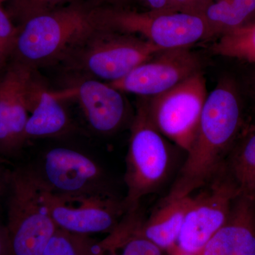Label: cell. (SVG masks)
Listing matches in <instances>:
<instances>
[{
	"mask_svg": "<svg viewBox=\"0 0 255 255\" xmlns=\"http://www.w3.org/2000/svg\"><path fill=\"white\" fill-rule=\"evenodd\" d=\"M242 126L237 90L229 80H221L208 95L195 139L167 197L190 196L216 177L224 168Z\"/></svg>",
	"mask_w": 255,
	"mask_h": 255,
	"instance_id": "6da1fadb",
	"label": "cell"
},
{
	"mask_svg": "<svg viewBox=\"0 0 255 255\" xmlns=\"http://www.w3.org/2000/svg\"><path fill=\"white\" fill-rule=\"evenodd\" d=\"M98 3L82 1L30 18L17 26L12 61L33 70L60 65L98 24Z\"/></svg>",
	"mask_w": 255,
	"mask_h": 255,
	"instance_id": "7a4b0ae2",
	"label": "cell"
},
{
	"mask_svg": "<svg viewBox=\"0 0 255 255\" xmlns=\"http://www.w3.org/2000/svg\"><path fill=\"white\" fill-rule=\"evenodd\" d=\"M165 139L151 122L145 97H140L126 159L125 219L137 218L141 199L157 191L168 177L172 155Z\"/></svg>",
	"mask_w": 255,
	"mask_h": 255,
	"instance_id": "3957f363",
	"label": "cell"
},
{
	"mask_svg": "<svg viewBox=\"0 0 255 255\" xmlns=\"http://www.w3.org/2000/svg\"><path fill=\"white\" fill-rule=\"evenodd\" d=\"M163 50L141 37L98 26L60 65L73 76L110 83Z\"/></svg>",
	"mask_w": 255,
	"mask_h": 255,
	"instance_id": "277c9868",
	"label": "cell"
},
{
	"mask_svg": "<svg viewBox=\"0 0 255 255\" xmlns=\"http://www.w3.org/2000/svg\"><path fill=\"white\" fill-rule=\"evenodd\" d=\"M6 196L11 255H43L58 227L43 203L41 185L31 167L11 171Z\"/></svg>",
	"mask_w": 255,
	"mask_h": 255,
	"instance_id": "5b68a950",
	"label": "cell"
},
{
	"mask_svg": "<svg viewBox=\"0 0 255 255\" xmlns=\"http://www.w3.org/2000/svg\"><path fill=\"white\" fill-rule=\"evenodd\" d=\"M95 14L100 27L140 36L163 49L189 47L211 38L209 26L202 16L150 10L137 11L105 4L97 5Z\"/></svg>",
	"mask_w": 255,
	"mask_h": 255,
	"instance_id": "8992f818",
	"label": "cell"
},
{
	"mask_svg": "<svg viewBox=\"0 0 255 255\" xmlns=\"http://www.w3.org/2000/svg\"><path fill=\"white\" fill-rule=\"evenodd\" d=\"M45 190L65 197H105L111 192L105 169L88 154L73 147L58 146L42 155L31 166Z\"/></svg>",
	"mask_w": 255,
	"mask_h": 255,
	"instance_id": "52a82bcc",
	"label": "cell"
},
{
	"mask_svg": "<svg viewBox=\"0 0 255 255\" xmlns=\"http://www.w3.org/2000/svg\"><path fill=\"white\" fill-rule=\"evenodd\" d=\"M208 95L206 78L200 72L160 95L145 97L147 113L166 139L187 152L195 139Z\"/></svg>",
	"mask_w": 255,
	"mask_h": 255,
	"instance_id": "ba28073f",
	"label": "cell"
},
{
	"mask_svg": "<svg viewBox=\"0 0 255 255\" xmlns=\"http://www.w3.org/2000/svg\"><path fill=\"white\" fill-rule=\"evenodd\" d=\"M204 187L199 194L190 195L189 208L176 245L181 251L190 254L199 255L221 229L240 195L226 167Z\"/></svg>",
	"mask_w": 255,
	"mask_h": 255,
	"instance_id": "9c48e42d",
	"label": "cell"
},
{
	"mask_svg": "<svg viewBox=\"0 0 255 255\" xmlns=\"http://www.w3.org/2000/svg\"><path fill=\"white\" fill-rule=\"evenodd\" d=\"M200 72V58L189 47L170 48L159 52L124 78L108 84L123 93L152 97Z\"/></svg>",
	"mask_w": 255,
	"mask_h": 255,
	"instance_id": "30bf717a",
	"label": "cell"
},
{
	"mask_svg": "<svg viewBox=\"0 0 255 255\" xmlns=\"http://www.w3.org/2000/svg\"><path fill=\"white\" fill-rule=\"evenodd\" d=\"M41 195L57 227L75 234L90 236L115 231L125 214L123 202L115 196L65 197L42 187Z\"/></svg>",
	"mask_w": 255,
	"mask_h": 255,
	"instance_id": "8fae6325",
	"label": "cell"
},
{
	"mask_svg": "<svg viewBox=\"0 0 255 255\" xmlns=\"http://www.w3.org/2000/svg\"><path fill=\"white\" fill-rule=\"evenodd\" d=\"M36 71L11 60L0 78V155H16L27 142L28 91Z\"/></svg>",
	"mask_w": 255,
	"mask_h": 255,
	"instance_id": "7c38bea8",
	"label": "cell"
},
{
	"mask_svg": "<svg viewBox=\"0 0 255 255\" xmlns=\"http://www.w3.org/2000/svg\"><path fill=\"white\" fill-rule=\"evenodd\" d=\"M70 85L62 95L77 100L93 131L110 135L127 122L128 107L123 92L107 82L86 77L73 76Z\"/></svg>",
	"mask_w": 255,
	"mask_h": 255,
	"instance_id": "4fadbf2b",
	"label": "cell"
},
{
	"mask_svg": "<svg viewBox=\"0 0 255 255\" xmlns=\"http://www.w3.org/2000/svg\"><path fill=\"white\" fill-rule=\"evenodd\" d=\"M63 100L59 94L50 91L38 76L36 70L28 91L27 141L30 139L62 137L73 131V123Z\"/></svg>",
	"mask_w": 255,
	"mask_h": 255,
	"instance_id": "5bb4252c",
	"label": "cell"
},
{
	"mask_svg": "<svg viewBox=\"0 0 255 255\" xmlns=\"http://www.w3.org/2000/svg\"><path fill=\"white\" fill-rule=\"evenodd\" d=\"M199 255H255V202L240 194L226 223Z\"/></svg>",
	"mask_w": 255,
	"mask_h": 255,
	"instance_id": "9a60e30c",
	"label": "cell"
},
{
	"mask_svg": "<svg viewBox=\"0 0 255 255\" xmlns=\"http://www.w3.org/2000/svg\"><path fill=\"white\" fill-rule=\"evenodd\" d=\"M190 196L166 197L163 203L141 225L135 224L132 233L149 240L161 249H170L177 245L184 217L189 208Z\"/></svg>",
	"mask_w": 255,
	"mask_h": 255,
	"instance_id": "2e32d148",
	"label": "cell"
},
{
	"mask_svg": "<svg viewBox=\"0 0 255 255\" xmlns=\"http://www.w3.org/2000/svg\"><path fill=\"white\" fill-rule=\"evenodd\" d=\"M225 167L240 194L255 202V127L241 135L228 155Z\"/></svg>",
	"mask_w": 255,
	"mask_h": 255,
	"instance_id": "e0dca14e",
	"label": "cell"
},
{
	"mask_svg": "<svg viewBox=\"0 0 255 255\" xmlns=\"http://www.w3.org/2000/svg\"><path fill=\"white\" fill-rule=\"evenodd\" d=\"M204 18L211 38H219L255 21V0H217L209 6Z\"/></svg>",
	"mask_w": 255,
	"mask_h": 255,
	"instance_id": "ac0fdd59",
	"label": "cell"
},
{
	"mask_svg": "<svg viewBox=\"0 0 255 255\" xmlns=\"http://www.w3.org/2000/svg\"><path fill=\"white\" fill-rule=\"evenodd\" d=\"M211 50L221 56L255 63V21L219 36Z\"/></svg>",
	"mask_w": 255,
	"mask_h": 255,
	"instance_id": "d6986e66",
	"label": "cell"
},
{
	"mask_svg": "<svg viewBox=\"0 0 255 255\" xmlns=\"http://www.w3.org/2000/svg\"><path fill=\"white\" fill-rule=\"evenodd\" d=\"M105 247L82 236L58 228L48 241L43 255H102Z\"/></svg>",
	"mask_w": 255,
	"mask_h": 255,
	"instance_id": "ffe728a7",
	"label": "cell"
},
{
	"mask_svg": "<svg viewBox=\"0 0 255 255\" xmlns=\"http://www.w3.org/2000/svg\"><path fill=\"white\" fill-rule=\"evenodd\" d=\"M93 1L100 4V0H9L8 15L14 18L18 26L30 18L82 1Z\"/></svg>",
	"mask_w": 255,
	"mask_h": 255,
	"instance_id": "44dd1931",
	"label": "cell"
},
{
	"mask_svg": "<svg viewBox=\"0 0 255 255\" xmlns=\"http://www.w3.org/2000/svg\"><path fill=\"white\" fill-rule=\"evenodd\" d=\"M17 34V26H14L9 15L0 6V53L8 59L12 54Z\"/></svg>",
	"mask_w": 255,
	"mask_h": 255,
	"instance_id": "7402d4cb",
	"label": "cell"
},
{
	"mask_svg": "<svg viewBox=\"0 0 255 255\" xmlns=\"http://www.w3.org/2000/svg\"><path fill=\"white\" fill-rule=\"evenodd\" d=\"M172 12L183 13L204 17L214 0H167Z\"/></svg>",
	"mask_w": 255,
	"mask_h": 255,
	"instance_id": "603a6c76",
	"label": "cell"
},
{
	"mask_svg": "<svg viewBox=\"0 0 255 255\" xmlns=\"http://www.w3.org/2000/svg\"><path fill=\"white\" fill-rule=\"evenodd\" d=\"M162 250L149 240L135 236L126 242L122 255H162Z\"/></svg>",
	"mask_w": 255,
	"mask_h": 255,
	"instance_id": "cb8c5ba5",
	"label": "cell"
},
{
	"mask_svg": "<svg viewBox=\"0 0 255 255\" xmlns=\"http://www.w3.org/2000/svg\"><path fill=\"white\" fill-rule=\"evenodd\" d=\"M11 172V171L8 170L0 160V198L7 194Z\"/></svg>",
	"mask_w": 255,
	"mask_h": 255,
	"instance_id": "d4e9b609",
	"label": "cell"
},
{
	"mask_svg": "<svg viewBox=\"0 0 255 255\" xmlns=\"http://www.w3.org/2000/svg\"><path fill=\"white\" fill-rule=\"evenodd\" d=\"M0 255H11L9 236L6 225L0 221Z\"/></svg>",
	"mask_w": 255,
	"mask_h": 255,
	"instance_id": "484cf974",
	"label": "cell"
},
{
	"mask_svg": "<svg viewBox=\"0 0 255 255\" xmlns=\"http://www.w3.org/2000/svg\"><path fill=\"white\" fill-rule=\"evenodd\" d=\"M150 11L157 12L174 13L169 10L167 0H142Z\"/></svg>",
	"mask_w": 255,
	"mask_h": 255,
	"instance_id": "4316f807",
	"label": "cell"
},
{
	"mask_svg": "<svg viewBox=\"0 0 255 255\" xmlns=\"http://www.w3.org/2000/svg\"><path fill=\"white\" fill-rule=\"evenodd\" d=\"M130 0H100L101 4H105V3H109L112 6H124V3Z\"/></svg>",
	"mask_w": 255,
	"mask_h": 255,
	"instance_id": "83f0119b",
	"label": "cell"
},
{
	"mask_svg": "<svg viewBox=\"0 0 255 255\" xmlns=\"http://www.w3.org/2000/svg\"><path fill=\"white\" fill-rule=\"evenodd\" d=\"M7 60L8 58L6 57H5L2 53H0V78L4 73L5 70L7 67V65H6Z\"/></svg>",
	"mask_w": 255,
	"mask_h": 255,
	"instance_id": "f1b7e54d",
	"label": "cell"
},
{
	"mask_svg": "<svg viewBox=\"0 0 255 255\" xmlns=\"http://www.w3.org/2000/svg\"><path fill=\"white\" fill-rule=\"evenodd\" d=\"M171 251H172V255H197L194 254H190V253H185V252H183L179 250V248H177V246H174L173 248H170Z\"/></svg>",
	"mask_w": 255,
	"mask_h": 255,
	"instance_id": "f546056e",
	"label": "cell"
}]
</instances>
